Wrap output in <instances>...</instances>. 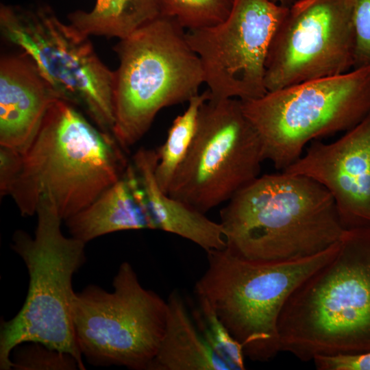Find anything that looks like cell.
<instances>
[{
	"instance_id": "9",
	"label": "cell",
	"mask_w": 370,
	"mask_h": 370,
	"mask_svg": "<svg viewBox=\"0 0 370 370\" xmlns=\"http://www.w3.org/2000/svg\"><path fill=\"white\" fill-rule=\"evenodd\" d=\"M112 285V292L89 285L75 293L71 312L79 349L94 365L149 370L164 334L167 301L144 288L127 262Z\"/></svg>"
},
{
	"instance_id": "13",
	"label": "cell",
	"mask_w": 370,
	"mask_h": 370,
	"mask_svg": "<svg viewBox=\"0 0 370 370\" xmlns=\"http://www.w3.org/2000/svg\"><path fill=\"white\" fill-rule=\"evenodd\" d=\"M282 171L323 185L334 199L345 230L370 227V114L334 142L312 141Z\"/></svg>"
},
{
	"instance_id": "15",
	"label": "cell",
	"mask_w": 370,
	"mask_h": 370,
	"mask_svg": "<svg viewBox=\"0 0 370 370\" xmlns=\"http://www.w3.org/2000/svg\"><path fill=\"white\" fill-rule=\"evenodd\" d=\"M71 236L87 243L106 234L156 229L144 188L133 164L94 201L65 220Z\"/></svg>"
},
{
	"instance_id": "11",
	"label": "cell",
	"mask_w": 370,
	"mask_h": 370,
	"mask_svg": "<svg viewBox=\"0 0 370 370\" xmlns=\"http://www.w3.org/2000/svg\"><path fill=\"white\" fill-rule=\"evenodd\" d=\"M289 8L271 0H234L223 21L186 31L201 62L210 97L245 101L267 92V56Z\"/></svg>"
},
{
	"instance_id": "26",
	"label": "cell",
	"mask_w": 370,
	"mask_h": 370,
	"mask_svg": "<svg viewBox=\"0 0 370 370\" xmlns=\"http://www.w3.org/2000/svg\"><path fill=\"white\" fill-rule=\"evenodd\" d=\"M271 1L278 4L291 6L293 4L298 1H300L301 0H271Z\"/></svg>"
},
{
	"instance_id": "19",
	"label": "cell",
	"mask_w": 370,
	"mask_h": 370,
	"mask_svg": "<svg viewBox=\"0 0 370 370\" xmlns=\"http://www.w3.org/2000/svg\"><path fill=\"white\" fill-rule=\"evenodd\" d=\"M209 97L208 90L193 97L185 111L173 121L164 143L156 149L158 162L155 175L164 193H167L175 173L190 149L200 108Z\"/></svg>"
},
{
	"instance_id": "25",
	"label": "cell",
	"mask_w": 370,
	"mask_h": 370,
	"mask_svg": "<svg viewBox=\"0 0 370 370\" xmlns=\"http://www.w3.org/2000/svg\"><path fill=\"white\" fill-rule=\"evenodd\" d=\"M21 153L5 147H0L1 196L9 195L11 186L18 173Z\"/></svg>"
},
{
	"instance_id": "22",
	"label": "cell",
	"mask_w": 370,
	"mask_h": 370,
	"mask_svg": "<svg viewBox=\"0 0 370 370\" xmlns=\"http://www.w3.org/2000/svg\"><path fill=\"white\" fill-rule=\"evenodd\" d=\"M29 343L30 344L18 345L14 348V354H12L14 357H11L12 368L18 370L79 369L77 361L71 354L51 349L39 343Z\"/></svg>"
},
{
	"instance_id": "17",
	"label": "cell",
	"mask_w": 370,
	"mask_h": 370,
	"mask_svg": "<svg viewBox=\"0 0 370 370\" xmlns=\"http://www.w3.org/2000/svg\"><path fill=\"white\" fill-rule=\"evenodd\" d=\"M167 304L164 334L149 370H233L204 339L177 291Z\"/></svg>"
},
{
	"instance_id": "18",
	"label": "cell",
	"mask_w": 370,
	"mask_h": 370,
	"mask_svg": "<svg viewBox=\"0 0 370 370\" xmlns=\"http://www.w3.org/2000/svg\"><path fill=\"white\" fill-rule=\"evenodd\" d=\"M160 15L157 0H96L90 11L68 14L84 34L123 38Z\"/></svg>"
},
{
	"instance_id": "20",
	"label": "cell",
	"mask_w": 370,
	"mask_h": 370,
	"mask_svg": "<svg viewBox=\"0 0 370 370\" xmlns=\"http://www.w3.org/2000/svg\"><path fill=\"white\" fill-rule=\"evenodd\" d=\"M197 305L193 310V321L212 351L233 370L245 369V357L242 345L232 336L209 301L197 295Z\"/></svg>"
},
{
	"instance_id": "14",
	"label": "cell",
	"mask_w": 370,
	"mask_h": 370,
	"mask_svg": "<svg viewBox=\"0 0 370 370\" xmlns=\"http://www.w3.org/2000/svg\"><path fill=\"white\" fill-rule=\"evenodd\" d=\"M60 99L23 52L0 60V145L23 153L51 104Z\"/></svg>"
},
{
	"instance_id": "2",
	"label": "cell",
	"mask_w": 370,
	"mask_h": 370,
	"mask_svg": "<svg viewBox=\"0 0 370 370\" xmlns=\"http://www.w3.org/2000/svg\"><path fill=\"white\" fill-rule=\"evenodd\" d=\"M226 249L256 261L317 254L344 231L334 198L314 180L283 171L258 176L220 212Z\"/></svg>"
},
{
	"instance_id": "1",
	"label": "cell",
	"mask_w": 370,
	"mask_h": 370,
	"mask_svg": "<svg viewBox=\"0 0 370 370\" xmlns=\"http://www.w3.org/2000/svg\"><path fill=\"white\" fill-rule=\"evenodd\" d=\"M127 164L112 134L91 124L71 103L56 99L21 153L9 195L23 216L34 214L46 201L65 221L116 183Z\"/></svg>"
},
{
	"instance_id": "23",
	"label": "cell",
	"mask_w": 370,
	"mask_h": 370,
	"mask_svg": "<svg viewBox=\"0 0 370 370\" xmlns=\"http://www.w3.org/2000/svg\"><path fill=\"white\" fill-rule=\"evenodd\" d=\"M355 34L354 69L370 66V0H352Z\"/></svg>"
},
{
	"instance_id": "24",
	"label": "cell",
	"mask_w": 370,
	"mask_h": 370,
	"mask_svg": "<svg viewBox=\"0 0 370 370\" xmlns=\"http://www.w3.org/2000/svg\"><path fill=\"white\" fill-rule=\"evenodd\" d=\"M312 360L319 370H370V352L321 355Z\"/></svg>"
},
{
	"instance_id": "5",
	"label": "cell",
	"mask_w": 370,
	"mask_h": 370,
	"mask_svg": "<svg viewBox=\"0 0 370 370\" xmlns=\"http://www.w3.org/2000/svg\"><path fill=\"white\" fill-rule=\"evenodd\" d=\"M36 214L34 237L22 230L13 235V249L27 268L29 288L18 314L1 324L0 369H12L11 354L16 347L36 342L71 354L84 370L71 305L73 276L85 262L86 243L62 234V220L49 202L40 201Z\"/></svg>"
},
{
	"instance_id": "10",
	"label": "cell",
	"mask_w": 370,
	"mask_h": 370,
	"mask_svg": "<svg viewBox=\"0 0 370 370\" xmlns=\"http://www.w3.org/2000/svg\"><path fill=\"white\" fill-rule=\"evenodd\" d=\"M263 161L260 139L241 101L209 97L167 193L206 214L260 176Z\"/></svg>"
},
{
	"instance_id": "7",
	"label": "cell",
	"mask_w": 370,
	"mask_h": 370,
	"mask_svg": "<svg viewBox=\"0 0 370 370\" xmlns=\"http://www.w3.org/2000/svg\"><path fill=\"white\" fill-rule=\"evenodd\" d=\"M241 103L259 136L264 160L282 171L308 143L345 132L370 114V66L268 91Z\"/></svg>"
},
{
	"instance_id": "12",
	"label": "cell",
	"mask_w": 370,
	"mask_h": 370,
	"mask_svg": "<svg viewBox=\"0 0 370 370\" xmlns=\"http://www.w3.org/2000/svg\"><path fill=\"white\" fill-rule=\"evenodd\" d=\"M352 0H301L290 6L272 38L264 84L273 91L354 68Z\"/></svg>"
},
{
	"instance_id": "21",
	"label": "cell",
	"mask_w": 370,
	"mask_h": 370,
	"mask_svg": "<svg viewBox=\"0 0 370 370\" xmlns=\"http://www.w3.org/2000/svg\"><path fill=\"white\" fill-rule=\"evenodd\" d=\"M234 0H157L160 14L186 30L219 23L228 16Z\"/></svg>"
},
{
	"instance_id": "8",
	"label": "cell",
	"mask_w": 370,
	"mask_h": 370,
	"mask_svg": "<svg viewBox=\"0 0 370 370\" xmlns=\"http://www.w3.org/2000/svg\"><path fill=\"white\" fill-rule=\"evenodd\" d=\"M0 29L9 43L34 62L58 98L81 108L101 130L112 134L114 71L89 39L47 5L1 4Z\"/></svg>"
},
{
	"instance_id": "16",
	"label": "cell",
	"mask_w": 370,
	"mask_h": 370,
	"mask_svg": "<svg viewBox=\"0 0 370 370\" xmlns=\"http://www.w3.org/2000/svg\"><path fill=\"white\" fill-rule=\"evenodd\" d=\"M156 150L141 148L133 157V165L144 188L156 230L189 240L206 252L226 247L223 229L190 206L164 193L159 186L155 171Z\"/></svg>"
},
{
	"instance_id": "3",
	"label": "cell",
	"mask_w": 370,
	"mask_h": 370,
	"mask_svg": "<svg viewBox=\"0 0 370 370\" xmlns=\"http://www.w3.org/2000/svg\"><path fill=\"white\" fill-rule=\"evenodd\" d=\"M278 331L280 352L304 362L370 352V227L344 231L336 254L285 302Z\"/></svg>"
},
{
	"instance_id": "4",
	"label": "cell",
	"mask_w": 370,
	"mask_h": 370,
	"mask_svg": "<svg viewBox=\"0 0 370 370\" xmlns=\"http://www.w3.org/2000/svg\"><path fill=\"white\" fill-rule=\"evenodd\" d=\"M186 31L160 14L114 46L119 65L114 71L112 133L123 150L146 134L162 109L199 93L204 71Z\"/></svg>"
},
{
	"instance_id": "6",
	"label": "cell",
	"mask_w": 370,
	"mask_h": 370,
	"mask_svg": "<svg viewBox=\"0 0 370 370\" xmlns=\"http://www.w3.org/2000/svg\"><path fill=\"white\" fill-rule=\"evenodd\" d=\"M338 242L312 256L283 261L240 258L226 248L207 252L208 267L195 284L253 361L280 352L278 323L295 289L337 251Z\"/></svg>"
}]
</instances>
